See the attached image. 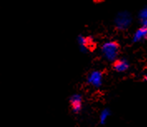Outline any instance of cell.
Wrapping results in <instances>:
<instances>
[{"label":"cell","mask_w":147,"mask_h":127,"mask_svg":"<svg viewBox=\"0 0 147 127\" xmlns=\"http://www.w3.org/2000/svg\"><path fill=\"white\" fill-rule=\"evenodd\" d=\"M144 80H146V81H147V74L144 76Z\"/></svg>","instance_id":"cell-11"},{"label":"cell","mask_w":147,"mask_h":127,"mask_svg":"<svg viewBox=\"0 0 147 127\" xmlns=\"http://www.w3.org/2000/svg\"><path fill=\"white\" fill-rule=\"evenodd\" d=\"M120 47L116 41H107L102 44L101 46V54L103 59L107 62L114 63L119 55Z\"/></svg>","instance_id":"cell-1"},{"label":"cell","mask_w":147,"mask_h":127,"mask_svg":"<svg viewBox=\"0 0 147 127\" xmlns=\"http://www.w3.org/2000/svg\"><path fill=\"white\" fill-rule=\"evenodd\" d=\"M95 1H96V2H101V1H103V0H95Z\"/></svg>","instance_id":"cell-12"},{"label":"cell","mask_w":147,"mask_h":127,"mask_svg":"<svg viewBox=\"0 0 147 127\" xmlns=\"http://www.w3.org/2000/svg\"><path fill=\"white\" fill-rule=\"evenodd\" d=\"M70 104L72 112L75 114L80 113L82 109V96L80 94H74L70 97Z\"/></svg>","instance_id":"cell-5"},{"label":"cell","mask_w":147,"mask_h":127,"mask_svg":"<svg viewBox=\"0 0 147 127\" xmlns=\"http://www.w3.org/2000/svg\"><path fill=\"white\" fill-rule=\"evenodd\" d=\"M86 81L91 86L98 89L101 87L103 84V74L99 70H93L88 74Z\"/></svg>","instance_id":"cell-4"},{"label":"cell","mask_w":147,"mask_h":127,"mask_svg":"<svg viewBox=\"0 0 147 127\" xmlns=\"http://www.w3.org/2000/svg\"><path fill=\"white\" fill-rule=\"evenodd\" d=\"M111 116V111L109 109H104L101 111L100 116H99V119H100V123L101 125H105L107 120Z\"/></svg>","instance_id":"cell-8"},{"label":"cell","mask_w":147,"mask_h":127,"mask_svg":"<svg viewBox=\"0 0 147 127\" xmlns=\"http://www.w3.org/2000/svg\"><path fill=\"white\" fill-rule=\"evenodd\" d=\"M78 43L81 52H82L83 54L88 53L94 46V40L92 37L85 36L83 34L78 35Z\"/></svg>","instance_id":"cell-3"},{"label":"cell","mask_w":147,"mask_h":127,"mask_svg":"<svg viewBox=\"0 0 147 127\" xmlns=\"http://www.w3.org/2000/svg\"><path fill=\"white\" fill-rule=\"evenodd\" d=\"M130 67V64L125 59H117L113 63V69L117 73H124Z\"/></svg>","instance_id":"cell-6"},{"label":"cell","mask_w":147,"mask_h":127,"mask_svg":"<svg viewBox=\"0 0 147 127\" xmlns=\"http://www.w3.org/2000/svg\"><path fill=\"white\" fill-rule=\"evenodd\" d=\"M115 27L119 31L128 29L132 24V16L127 11H121L116 14L115 18Z\"/></svg>","instance_id":"cell-2"},{"label":"cell","mask_w":147,"mask_h":127,"mask_svg":"<svg viewBox=\"0 0 147 127\" xmlns=\"http://www.w3.org/2000/svg\"><path fill=\"white\" fill-rule=\"evenodd\" d=\"M139 18L140 20H143V19H146L147 18V7L144 8L139 14Z\"/></svg>","instance_id":"cell-9"},{"label":"cell","mask_w":147,"mask_h":127,"mask_svg":"<svg viewBox=\"0 0 147 127\" xmlns=\"http://www.w3.org/2000/svg\"><path fill=\"white\" fill-rule=\"evenodd\" d=\"M147 39V28L141 26L134 33L132 36V41L134 43H139Z\"/></svg>","instance_id":"cell-7"},{"label":"cell","mask_w":147,"mask_h":127,"mask_svg":"<svg viewBox=\"0 0 147 127\" xmlns=\"http://www.w3.org/2000/svg\"><path fill=\"white\" fill-rule=\"evenodd\" d=\"M140 23H141V26H144V27H146L147 28V18L146 19L140 20Z\"/></svg>","instance_id":"cell-10"}]
</instances>
